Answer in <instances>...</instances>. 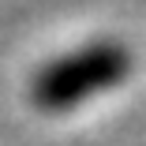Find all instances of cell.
<instances>
[{
  "label": "cell",
  "instance_id": "cell-1",
  "mask_svg": "<svg viewBox=\"0 0 146 146\" xmlns=\"http://www.w3.org/2000/svg\"><path fill=\"white\" fill-rule=\"evenodd\" d=\"M131 68V49L120 38H94L49 56L30 75V101L41 109H68L101 86L120 82Z\"/></svg>",
  "mask_w": 146,
  "mask_h": 146
}]
</instances>
